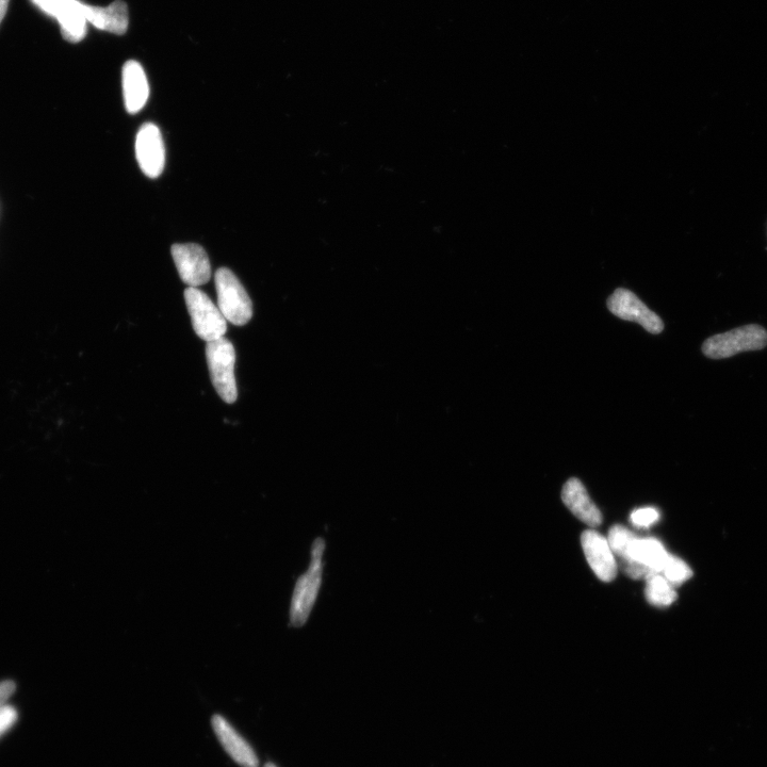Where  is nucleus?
Masks as SVG:
<instances>
[{"label":"nucleus","instance_id":"obj_17","mask_svg":"<svg viewBox=\"0 0 767 767\" xmlns=\"http://www.w3.org/2000/svg\"><path fill=\"white\" fill-rule=\"evenodd\" d=\"M636 535L623 526H614L609 532L608 542L620 561L624 560L633 538Z\"/></svg>","mask_w":767,"mask_h":767},{"label":"nucleus","instance_id":"obj_8","mask_svg":"<svg viewBox=\"0 0 767 767\" xmlns=\"http://www.w3.org/2000/svg\"><path fill=\"white\" fill-rule=\"evenodd\" d=\"M172 255L179 276L185 284L197 288L210 281V261L199 244H174Z\"/></svg>","mask_w":767,"mask_h":767},{"label":"nucleus","instance_id":"obj_1","mask_svg":"<svg viewBox=\"0 0 767 767\" xmlns=\"http://www.w3.org/2000/svg\"><path fill=\"white\" fill-rule=\"evenodd\" d=\"M325 542L317 538L312 547V561L308 570L302 575L293 591L290 605V625L303 627L312 613L322 584L323 554Z\"/></svg>","mask_w":767,"mask_h":767},{"label":"nucleus","instance_id":"obj_3","mask_svg":"<svg viewBox=\"0 0 767 767\" xmlns=\"http://www.w3.org/2000/svg\"><path fill=\"white\" fill-rule=\"evenodd\" d=\"M766 346L765 329L757 324H749L707 339L703 352L709 358L723 359L744 352L762 350Z\"/></svg>","mask_w":767,"mask_h":767},{"label":"nucleus","instance_id":"obj_4","mask_svg":"<svg viewBox=\"0 0 767 767\" xmlns=\"http://www.w3.org/2000/svg\"><path fill=\"white\" fill-rule=\"evenodd\" d=\"M219 309L226 321L243 326L253 317L252 301L237 276L227 268H221L215 275Z\"/></svg>","mask_w":767,"mask_h":767},{"label":"nucleus","instance_id":"obj_7","mask_svg":"<svg viewBox=\"0 0 767 767\" xmlns=\"http://www.w3.org/2000/svg\"><path fill=\"white\" fill-rule=\"evenodd\" d=\"M608 308L614 316L639 323L651 334H660L664 330L662 319L630 290L616 289L608 299Z\"/></svg>","mask_w":767,"mask_h":767},{"label":"nucleus","instance_id":"obj_16","mask_svg":"<svg viewBox=\"0 0 767 767\" xmlns=\"http://www.w3.org/2000/svg\"><path fill=\"white\" fill-rule=\"evenodd\" d=\"M646 599L652 606L668 607L677 599L674 586L662 574H652L646 579Z\"/></svg>","mask_w":767,"mask_h":767},{"label":"nucleus","instance_id":"obj_5","mask_svg":"<svg viewBox=\"0 0 767 767\" xmlns=\"http://www.w3.org/2000/svg\"><path fill=\"white\" fill-rule=\"evenodd\" d=\"M185 300L193 330L201 339L210 342L224 337L227 331L226 319L206 293L189 287L185 291Z\"/></svg>","mask_w":767,"mask_h":767},{"label":"nucleus","instance_id":"obj_2","mask_svg":"<svg viewBox=\"0 0 767 767\" xmlns=\"http://www.w3.org/2000/svg\"><path fill=\"white\" fill-rule=\"evenodd\" d=\"M207 364L212 384L220 398L233 404L238 398L235 379L236 352L232 342L224 337L207 342Z\"/></svg>","mask_w":767,"mask_h":767},{"label":"nucleus","instance_id":"obj_14","mask_svg":"<svg viewBox=\"0 0 767 767\" xmlns=\"http://www.w3.org/2000/svg\"><path fill=\"white\" fill-rule=\"evenodd\" d=\"M123 90L126 110L135 114L148 102L150 88L141 65L128 61L123 69Z\"/></svg>","mask_w":767,"mask_h":767},{"label":"nucleus","instance_id":"obj_19","mask_svg":"<svg viewBox=\"0 0 767 767\" xmlns=\"http://www.w3.org/2000/svg\"><path fill=\"white\" fill-rule=\"evenodd\" d=\"M632 525L636 528H649L654 526L660 519V513L654 508H643L635 510L631 514Z\"/></svg>","mask_w":767,"mask_h":767},{"label":"nucleus","instance_id":"obj_18","mask_svg":"<svg viewBox=\"0 0 767 767\" xmlns=\"http://www.w3.org/2000/svg\"><path fill=\"white\" fill-rule=\"evenodd\" d=\"M664 578L673 586L680 585L692 577L691 568L682 560L669 556L662 571Z\"/></svg>","mask_w":767,"mask_h":767},{"label":"nucleus","instance_id":"obj_9","mask_svg":"<svg viewBox=\"0 0 767 767\" xmlns=\"http://www.w3.org/2000/svg\"><path fill=\"white\" fill-rule=\"evenodd\" d=\"M136 157L142 172L150 178H157L165 169V143L155 124L146 123L140 128L136 139Z\"/></svg>","mask_w":767,"mask_h":767},{"label":"nucleus","instance_id":"obj_6","mask_svg":"<svg viewBox=\"0 0 767 767\" xmlns=\"http://www.w3.org/2000/svg\"><path fill=\"white\" fill-rule=\"evenodd\" d=\"M31 2L59 22L61 34L65 40L77 43L85 38L87 5L77 0H31Z\"/></svg>","mask_w":767,"mask_h":767},{"label":"nucleus","instance_id":"obj_23","mask_svg":"<svg viewBox=\"0 0 767 767\" xmlns=\"http://www.w3.org/2000/svg\"><path fill=\"white\" fill-rule=\"evenodd\" d=\"M265 767H276L273 763H268Z\"/></svg>","mask_w":767,"mask_h":767},{"label":"nucleus","instance_id":"obj_22","mask_svg":"<svg viewBox=\"0 0 767 767\" xmlns=\"http://www.w3.org/2000/svg\"><path fill=\"white\" fill-rule=\"evenodd\" d=\"M10 0H0V24H2L8 11Z\"/></svg>","mask_w":767,"mask_h":767},{"label":"nucleus","instance_id":"obj_10","mask_svg":"<svg viewBox=\"0 0 767 767\" xmlns=\"http://www.w3.org/2000/svg\"><path fill=\"white\" fill-rule=\"evenodd\" d=\"M587 562L595 575L603 582H611L617 576L618 566L608 538L595 530H587L581 537Z\"/></svg>","mask_w":767,"mask_h":767},{"label":"nucleus","instance_id":"obj_20","mask_svg":"<svg viewBox=\"0 0 767 767\" xmlns=\"http://www.w3.org/2000/svg\"><path fill=\"white\" fill-rule=\"evenodd\" d=\"M18 721V711L8 705L0 710V737H3Z\"/></svg>","mask_w":767,"mask_h":767},{"label":"nucleus","instance_id":"obj_13","mask_svg":"<svg viewBox=\"0 0 767 767\" xmlns=\"http://www.w3.org/2000/svg\"><path fill=\"white\" fill-rule=\"evenodd\" d=\"M669 554L662 543L656 538H640L635 536L631 542L623 565L641 564L647 567L652 574H662Z\"/></svg>","mask_w":767,"mask_h":767},{"label":"nucleus","instance_id":"obj_12","mask_svg":"<svg viewBox=\"0 0 767 767\" xmlns=\"http://www.w3.org/2000/svg\"><path fill=\"white\" fill-rule=\"evenodd\" d=\"M562 500L571 513L587 526L597 528L601 525V512L580 480L571 478L565 483Z\"/></svg>","mask_w":767,"mask_h":767},{"label":"nucleus","instance_id":"obj_21","mask_svg":"<svg viewBox=\"0 0 767 767\" xmlns=\"http://www.w3.org/2000/svg\"><path fill=\"white\" fill-rule=\"evenodd\" d=\"M16 689V685L13 681L0 682V710L9 705V699L12 697Z\"/></svg>","mask_w":767,"mask_h":767},{"label":"nucleus","instance_id":"obj_15","mask_svg":"<svg viewBox=\"0 0 767 767\" xmlns=\"http://www.w3.org/2000/svg\"><path fill=\"white\" fill-rule=\"evenodd\" d=\"M87 22L96 28L123 35L128 27V10L122 0H117L106 8L86 7Z\"/></svg>","mask_w":767,"mask_h":767},{"label":"nucleus","instance_id":"obj_11","mask_svg":"<svg viewBox=\"0 0 767 767\" xmlns=\"http://www.w3.org/2000/svg\"><path fill=\"white\" fill-rule=\"evenodd\" d=\"M211 723L221 745L236 763L242 767H258V758L253 748L224 717L215 715Z\"/></svg>","mask_w":767,"mask_h":767}]
</instances>
